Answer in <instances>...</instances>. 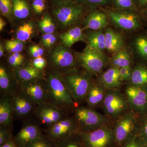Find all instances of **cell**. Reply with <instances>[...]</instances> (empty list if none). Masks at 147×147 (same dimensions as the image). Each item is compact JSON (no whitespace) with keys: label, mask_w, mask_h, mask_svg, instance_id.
<instances>
[{"label":"cell","mask_w":147,"mask_h":147,"mask_svg":"<svg viewBox=\"0 0 147 147\" xmlns=\"http://www.w3.org/2000/svg\"><path fill=\"white\" fill-rule=\"evenodd\" d=\"M49 63L51 70L63 72L76 68V61L73 54L67 47L59 45L51 52Z\"/></svg>","instance_id":"10"},{"label":"cell","mask_w":147,"mask_h":147,"mask_svg":"<svg viewBox=\"0 0 147 147\" xmlns=\"http://www.w3.org/2000/svg\"><path fill=\"white\" fill-rule=\"evenodd\" d=\"M147 147V146H146V147Z\"/></svg>","instance_id":"54"},{"label":"cell","mask_w":147,"mask_h":147,"mask_svg":"<svg viewBox=\"0 0 147 147\" xmlns=\"http://www.w3.org/2000/svg\"><path fill=\"white\" fill-rule=\"evenodd\" d=\"M30 52L34 57H41L44 53V50L41 47L37 45H33L30 47Z\"/></svg>","instance_id":"45"},{"label":"cell","mask_w":147,"mask_h":147,"mask_svg":"<svg viewBox=\"0 0 147 147\" xmlns=\"http://www.w3.org/2000/svg\"><path fill=\"white\" fill-rule=\"evenodd\" d=\"M14 78L18 84L33 82L45 79L44 71L38 70L32 63L25 64L24 65L12 70Z\"/></svg>","instance_id":"17"},{"label":"cell","mask_w":147,"mask_h":147,"mask_svg":"<svg viewBox=\"0 0 147 147\" xmlns=\"http://www.w3.org/2000/svg\"><path fill=\"white\" fill-rule=\"evenodd\" d=\"M73 114L79 132H89L111 124V120L107 116L88 106H77Z\"/></svg>","instance_id":"3"},{"label":"cell","mask_w":147,"mask_h":147,"mask_svg":"<svg viewBox=\"0 0 147 147\" xmlns=\"http://www.w3.org/2000/svg\"><path fill=\"white\" fill-rule=\"evenodd\" d=\"M57 40V38L55 35L53 34H44L42 35L41 42L42 45L47 48L52 47Z\"/></svg>","instance_id":"40"},{"label":"cell","mask_w":147,"mask_h":147,"mask_svg":"<svg viewBox=\"0 0 147 147\" xmlns=\"http://www.w3.org/2000/svg\"><path fill=\"white\" fill-rule=\"evenodd\" d=\"M55 142L56 147H86L79 133Z\"/></svg>","instance_id":"29"},{"label":"cell","mask_w":147,"mask_h":147,"mask_svg":"<svg viewBox=\"0 0 147 147\" xmlns=\"http://www.w3.org/2000/svg\"><path fill=\"white\" fill-rule=\"evenodd\" d=\"M69 115H70L45 101L37 105L33 116L40 125H42L47 127Z\"/></svg>","instance_id":"13"},{"label":"cell","mask_w":147,"mask_h":147,"mask_svg":"<svg viewBox=\"0 0 147 147\" xmlns=\"http://www.w3.org/2000/svg\"><path fill=\"white\" fill-rule=\"evenodd\" d=\"M88 46L103 52L105 49V32L103 31L91 30L86 34Z\"/></svg>","instance_id":"25"},{"label":"cell","mask_w":147,"mask_h":147,"mask_svg":"<svg viewBox=\"0 0 147 147\" xmlns=\"http://www.w3.org/2000/svg\"><path fill=\"white\" fill-rule=\"evenodd\" d=\"M139 119L140 116L129 110L115 121L113 125L116 142L123 143L134 132L139 131Z\"/></svg>","instance_id":"7"},{"label":"cell","mask_w":147,"mask_h":147,"mask_svg":"<svg viewBox=\"0 0 147 147\" xmlns=\"http://www.w3.org/2000/svg\"><path fill=\"white\" fill-rule=\"evenodd\" d=\"M25 147H56L55 141L43 134L42 136L27 145Z\"/></svg>","instance_id":"33"},{"label":"cell","mask_w":147,"mask_h":147,"mask_svg":"<svg viewBox=\"0 0 147 147\" xmlns=\"http://www.w3.org/2000/svg\"><path fill=\"white\" fill-rule=\"evenodd\" d=\"M55 1L57 3H63V2H67L72 1H75V0H53Z\"/></svg>","instance_id":"51"},{"label":"cell","mask_w":147,"mask_h":147,"mask_svg":"<svg viewBox=\"0 0 147 147\" xmlns=\"http://www.w3.org/2000/svg\"><path fill=\"white\" fill-rule=\"evenodd\" d=\"M105 49L111 53H117L122 49L124 39L120 34L108 28L105 30Z\"/></svg>","instance_id":"23"},{"label":"cell","mask_w":147,"mask_h":147,"mask_svg":"<svg viewBox=\"0 0 147 147\" xmlns=\"http://www.w3.org/2000/svg\"><path fill=\"white\" fill-rule=\"evenodd\" d=\"M135 147H141L139 146V144L138 143H137V144H136V146H135Z\"/></svg>","instance_id":"52"},{"label":"cell","mask_w":147,"mask_h":147,"mask_svg":"<svg viewBox=\"0 0 147 147\" xmlns=\"http://www.w3.org/2000/svg\"><path fill=\"white\" fill-rule=\"evenodd\" d=\"M111 124L104 125L89 132H79L86 147H108L115 139L114 129Z\"/></svg>","instance_id":"8"},{"label":"cell","mask_w":147,"mask_h":147,"mask_svg":"<svg viewBox=\"0 0 147 147\" xmlns=\"http://www.w3.org/2000/svg\"><path fill=\"white\" fill-rule=\"evenodd\" d=\"M129 110L139 116L147 113V88L129 85L125 91Z\"/></svg>","instance_id":"11"},{"label":"cell","mask_w":147,"mask_h":147,"mask_svg":"<svg viewBox=\"0 0 147 147\" xmlns=\"http://www.w3.org/2000/svg\"><path fill=\"white\" fill-rule=\"evenodd\" d=\"M23 42L18 39L8 40L5 42L6 50L11 53H20L24 49Z\"/></svg>","instance_id":"36"},{"label":"cell","mask_w":147,"mask_h":147,"mask_svg":"<svg viewBox=\"0 0 147 147\" xmlns=\"http://www.w3.org/2000/svg\"><path fill=\"white\" fill-rule=\"evenodd\" d=\"M39 26L41 30L45 34H53L56 29L52 18L48 15L44 16L40 21Z\"/></svg>","instance_id":"34"},{"label":"cell","mask_w":147,"mask_h":147,"mask_svg":"<svg viewBox=\"0 0 147 147\" xmlns=\"http://www.w3.org/2000/svg\"><path fill=\"white\" fill-rule=\"evenodd\" d=\"M139 131L147 140V113L140 116Z\"/></svg>","instance_id":"41"},{"label":"cell","mask_w":147,"mask_h":147,"mask_svg":"<svg viewBox=\"0 0 147 147\" xmlns=\"http://www.w3.org/2000/svg\"><path fill=\"white\" fill-rule=\"evenodd\" d=\"M24 58L19 53H13L8 58V62L12 70L24 65Z\"/></svg>","instance_id":"35"},{"label":"cell","mask_w":147,"mask_h":147,"mask_svg":"<svg viewBox=\"0 0 147 147\" xmlns=\"http://www.w3.org/2000/svg\"><path fill=\"white\" fill-rule=\"evenodd\" d=\"M108 16L101 9L90 10L84 21V30H100L108 25Z\"/></svg>","instance_id":"19"},{"label":"cell","mask_w":147,"mask_h":147,"mask_svg":"<svg viewBox=\"0 0 147 147\" xmlns=\"http://www.w3.org/2000/svg\"><path fill=\"white\" fill-rule=\"evenodd\" d=\"M33 65L38 69L43 71L46 66L47 62L42 57L35 58L32 62Z\"/></svg>","instance_id":"44"},{"label":"cell","mask_w":147,"mask_h":147,"mask_svg":"<svg viewBox=\"0 0 147 147\" xmlns=\"http://www.w3.org/2000/svg\"><path fill=\"white\" fill-rule=\"evenodd\" d=\"M32 7L36 14H40L45 9V4L43 0H34Z\"/></svg>","instance_id":"43"},{"label":"cell","mask_w":147,"mask_h":147,"mask_svg":"<svg viewBox=\"0 0 147 147\" xmlns=\"http://www.w3.org/2000/svg\"><path fill=\"white\" fill-rule=\"evenodd\" d=\"M76 56L79 64L93 75H98L102 72L108 61L102 52L88 46Z\"/></svg>","instance_id":"6"},{"label":"cell","mask_w":147,"mask_h":147,"mask_svg":"<svg viewBox=\"0 0 147 147\" xmlns=\"http://www.w3.org/2000/svg\"><path fill=\"white\" fill-rule=\"evenodd\" d=\"M25 121L20 131L13 137V141L18 147H25L44 134L42 129L37 122L30 119Z\"/></svg>","instance_id":"15"},{"label":"cell","mask_w":147,"mask_h":147,"mask_svg":"<svg viewBox=\"0 0 147 147\" xmlns=\"http://www.w3.org/2000/svg\"><path fill=\"white\" fill-rule=\"evenodd\" d=\"M136 144H137V142H136V140H135V139H131L129 143H128L125 147H135Z\"/></svg>","instance_id":"48"},{"label":"cell","mask_w":147,"mask_h":147,"mask_svg":"<svg viewBox=\"0 0 147 147\" xmlns=\"http://www.w3.org/2000/svg\"><path fill=\"white\" fill-rule=\"evenodd\" d=\"M34 30L33 23L31 21L24 23L18 27L16 32L17 39L25 42L30 39Z\"/></svg>","instance_id":"30"},{"label":"cell","mask_w":147,"mask_h":147,"mask_svg":"<svg viewBox=\"0 0 147 147\" xmlns=\"http://www.w3.org/2000/svg\"><path fill=\"white\" fill-rule=\"evenodd\" d=\"M135 45L139 54L147 59V38L139 37L135 40Z\"/></svg>","instance_id":"37"},{"label":"cell","mask_w":147,"mask_h":147,"mask_svg":"<svg viewBox=\"0 0 147 147\" xmlns=\"http://www.w3.org/2000/svg\"><path fill=\"white\" fill-rule=\"evenodd\" d=\"M119 74L122 82L129 80L131 77L132 69L130 66L123 67L119 68Z\"/></svg>","instance_id":"42"},{"label":"cell","mask_w":147,"mask_h":147,"mask_svg":"<svg viewBox=\"0 0 147 147\" xmlns=\"http://www.w3.org/2000/svg\"><path fill=\"white\" fill-rule=\"evenodd\" d=\"M13 121H26L34 115L37 105L19 89L11 96Z\"/></svg>","instance_id":"12"},{"label":"cell","mask_w":147,"mask_h":147,"mask_svg":"<svg viewBox=\"0 0 147 147\" xmlns=\"http://www.w3.org/2000/svg\"><path fill=\"white\" fill-rule=\"evenodd\" d=\"M60 73L66 86L76 103L85 101L94 82L93 75L84 69H80L76 67Z\"/></svg>","instance_id":"2"},{"label":"cell","mask_w":147,"mask_h":147,"mask_svg":"<svg viewBox=\"0 0 147 147\" xmlns=\"http://www.w3.org/2000/svg\"><path fill=\"white\" fill-rule=\"evenodd\" d=\"M13 15L18 19L28 17L30 13V8L25 0H12Z\"/></svg>","instance_id":"27"},{"label":"cell","mask_w":147,"mask_h":147,"mask_svg":"<svg viewBox=\"0 0 147 147\" xmlns=\"http://www.w3.org/2000/svg\"><path fill=\"white\" fill-rule=\"evenodd\" d=\"M86 36L83 33V30L76 27L61 34L59 38L62 43L67 48L70 47L78 41H86Z\"/></svg>","instance_id":"24"},{"label":"cell","mask_w":147,"mask_h":147,"mask_svg":"<svg viewBox=\"0 0 147 147\" xmlns=\"http://www.w3.org/2000/svg\"><path fill=\"white\" fill-rule=\"evenodd\" d=\"M18 89L37 105L45 102L47 87L45 79L18 84Z\"/></svg>","instance_id":"16"},{"label":"cell","mask_w":147,"mask_h":147,"mask_svg":"<svg viewBox=\"0 0 147 147\" xmlns=\"http://www.w3.org/2000/svg\"><path fill=\"white\" fill-rule=\"evenodd\" d=\"M139 9H144L147 6V0H134Z\"/></svg>","instance_id":"46"},{"label":"cell","mask_w":147,"mask_h":147,"mask_svg":"<svg viewBox=\"0 0 147 147\" xmlns=\"http://www.w3.org/2000/svg\"><path fill=\"white\" fill-rule=\"evenodd\" d=\"M88 8L75 1L57 3L53 13L56 20L64 28L76 24L86 13Z\"/></svg>","instance_id":"4"},{"label":"cell","mask_w":147,"mask_h":147,"mask_svg":"<svg viewBox=\"0 0 147 147\" xmlns=\"http://www.w3.org/2000/svg\"><path fill=\"white\" fill-rule=\"evenodd\" d=\"M131 60L130 55L126 50L122 49L117 53L111 61L112 67L121 68L130 66Z\"/></svg>","instance_id":"28"},{"label":"cell","mask_w":147,"mask_h":147,"mask_svg":"<svg viewBox=\"0 0 147 147\" xmlns=\"http://www.w3.org/2000/svg\"><path fill=\"white\" fill-rule=\"evenodd\" d=\"M76 3L81 4L90 10L111 7L110 0H75Z\"/></svg>","instance_id":"32"},{"label":"cell","mask_w":147,"mask_h":147,"mask_svg":"<svg viewBox=\"0 0 147 147\" xmlns=\"http://www.w3.org/2000/svg\"><path fill=\"white\" fill-rule=\"evenodd\" d=\"M6 25V23L5 21L3 19V18H0V30L1 31L3 30Z\"/></svg>","instance_id":"49"},{"label":"cell","mask_w":147,"mask_h":147,"mask_svg":"<svg viewBox=\"0 0 147 147\" xmlns=\"http://www.w3.org/2000/svg\"><path fill=\"white\" fill-rule=\"evenodd\" d=\"M47 97L45 102H48L70 115L77 107L65 84L60 72L51 70L45 74Z\"/></svg>","instance_id":"1"},{"label":"cell","mask_w":147,"mask_h":147,"mask_svg":"<svg viewBox=\"0 0 147 147\" xmlns=\"http://www.w3.org/2000/svg\"><path fill=\"white\" fill-rule=\"evenodd\" d=\"M16 80L13 81L10 74L4 67H0V92L1 96H11L18 89Z\"/></svg>","instance_id":"22"},{"label":"cell","mask_w":147,"mask_h":147,"mask_svg":"<svg viewBox=\"0 0 147 147\" xmlns=\"http://www.w3.org/2000/svg\"><path fill=\"white\" fill-rule=\"evenodd\" d=\"M4 49L2 44L1 43L0 44V57H2L3 55Z\"/></svg>","instance_id":"50"},{"label":"cell","mask_w":147,"mask_h":147,"mask_svg":"<svg viewBox=\"0 0 147 147\" xmlns=\"http://www.w3.org/2000/svg\"><path fill=\"white\" fill-rule=\"evenodd\" d=\"M119 71V68L112 67L101 72L96 82L106 90H119L123 82Z\"/></svg>","instance_id":"18"},{"label":"cell","mask_w":147,"mask_h":147,"mask_svg":"<svg viewBox=\"0 0 147 147\" xmlns=\"http://www.w3.org/2000/svg\"><path fill=\"white\" fill-rule=\"evenodd\" d=\"M12 127L0 126V146L13 139Z\"/></svg>","instance_id":"38"},{"label":"cell","mask_w":147,"mask_h":147,"mask_svg":"<svg viewBox=\"0 0 147 147\" xmlns=\"http://www.w3.org/2000/svg\"><path fill=\"white\" fill-rule=\"evenodd\" d=\"M106 90L96 82H94L87 94L86 101L88 107L93 108L102 105Z\"/></svg>","instance_id":"21"},{"label":"cell","mask_w":147,"mask_h":147,"mask_svg":"<svg viewBox=\"0 0 147 147\" xmlns=\"http://www.w3.org/2000/svg\"><path fill=\"white\" fill-rule=\"evenodd\" d=\"M13 8L12 0H0V10L2 14L5 17H10Z\"/></svg>","instance_id":"39"},{"label":"cell","mask_w":147,"mask_h":147,"mask_svg":"<svg viewBox=\"0 0 147 147\" xmlns=\"http://www.w3.org/2000/svg\"><path fill=\"white\" fill-rule=\"evenodd\" d=\"M144 9H146V11H145V12H146V13L147 15V6L146 7V8Z\"/></svg>","instance_id":"53"},{"label":"cell","mask_w":147,"mask_h":147,"mask_svg":"<svg viewBox=\"0 0 147 147\" xmlns=\"http://www.w3.org/2000/svg\"><path fill=\"white\" fill-rule=\"evenodd\" d=\"M102 106L105 115L112 121L129 110L126 96L119 90H107Z\"/></svg>","instance_id":"5"},{"label":"cell","mask_w":147,"mask_h":147,"mask_svg":"<svg viewBox=\"0 0 147 147\" xmlns=\"http://www.w3.org/2000/svg\"><path fill=\"white\" fill-rule=\"evenodd\" d=\"M129 84L147 88V66L139 65L132 70Z\"/></svg>","instance_id":"26"},{"label":"cell","mask_w":147,"mask_h":147,"mask_svg":"<svg viewBox=\"0 0 147 147\" xmlns=\"http://www.w3.org/2000/svg\"><path fill=\"white\" fill-rule=\"evenodd\" d=\"M111 7L118 10L137 11L139 8L134 0H110Z\"/></svg>","instance_id":"31"},{"label":"cell","mask_w":147,"mask_h":147,"mask_svg":"<svg viewBox=\"0 0 147 147\" xmlns=\"http://www.w3.org/2000/svg\"><path fill=\"white\" fill-rule=\"evenodd\" d=\"M13 111L10 96H1L0 126L13 127Z\"/></svg>","instance_id":"20"},{"label":"cell","mask_w":147,"mask_h":147,"mask_svg":"<svg viewBox=\"0 0 147 147\" xmlns=\"http://www.w3.org/2000/svg\"><path fill=\"white\" fill-rule=\"evenodd\" d=\"M105 11L111 21L121 28L130 30L139 27L140 20L137 11L118 10L112 7Z\"/></svg>","instance_id":"14"},{"label":"cell","mask_w":147,"mask_h":147,"mask_svg":"<svg viewBox=\"0 0 147 147\" xmlns=\"http://www.w3.org/2000/svg\"><path fill=\"white\" fill-rule=\"evenodd\" d=\"M42 131L50 139L57 141L78 134L79 129L74 116L69 115Z\"/></svg>","instance_id":"9"},{"label":"cell","mask_w":147,"mask_h":147,"mask_svg":"<svg viewBox=\"0 0 147 147\" xmlns=\"http://www.w3.org/2000/svg\"><path fill=\"white\" fill-rule=\"evenodd\" d=\"M0 147H18L13 141V139L0 146Z\"/></svg>","instance_id":"47"}]
</instances>
